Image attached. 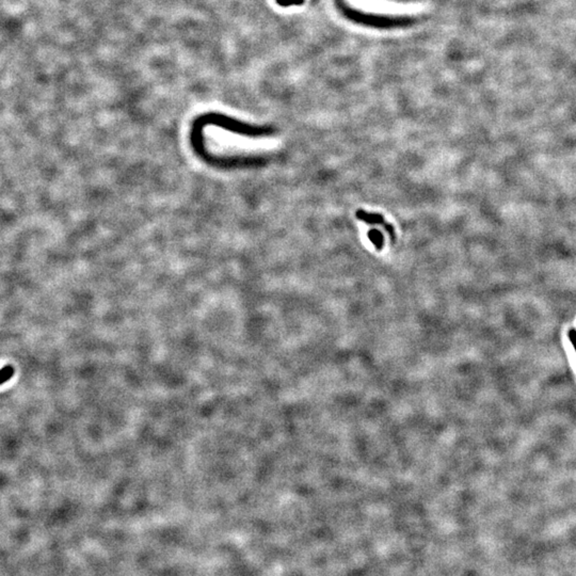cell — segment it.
I'll list each match as a JSON object with an SVG mask.
<instances>
[{
    "mask_svg": "<svg viewBox=\"0 0 576 576\" xmlns=\"http://www.w3.org/2000/svg\"><path fill=\"white\" fill-rule=\"evenodd\" d=\"M355 217H356L358 220H361V221L365 222L366 224H378V226H382V227L385 229V231L388 232V234H390V236H391L392 240H393V241L395 240L396 235H395L394 227L392 226V224H390V223H388V222L385 221V219H384V217H383L382 214L377 213V212H372V213H371V212H367V211H365V210L359 209V210H357V211L355 212Z\"/></svg>",
    "mask_w": 576,
    "mask_h": 576,
    "instance_id": "cell-1",
    "label": "cell"
},
{
    "mask_svg": "<svg viewBox=\"0 0 576 576\" xmlns=\"http://www.w3.org/2000/svg\"><path fill=\"white\" fill-rule=\"evenodd\" d=\"M367 235H368V238H370V240L373 242V245L376 247L377 250H379V251L382 250L383 245H384V238H383L382 233H381L379 230L373 229V230H371L370 232H368Z\"/></svg>",
    "mask_w": 576,
    "mask_h": 576,
    "instance_id": "cell-2",
    "label": "cell"
}]
</instances>
